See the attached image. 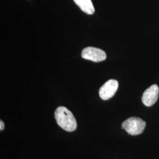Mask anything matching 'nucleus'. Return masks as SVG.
<instances>
[{"label": "nucleus", "mask_w": 159, "mask_h": 159, "mask_svg": "<svg viewBox=\"0 0 159 159\" xmlns=\"http://www.w3.org/2000/svg\"><path fill=\"white\" fill-rule=\"evenodd\" d=\"M146 122L142 119L133 117L125 120L121 125V129H124L131 136L142 134L146 127Z\"/></svg>", "instance_id": "f03ea898"}, {"label": "nucleus", "mask_w": 159, "mask_h": 159, "mask_svg": "<svg viewBox=\"0 0 159 159\" xmlns=\"http://www.w3.org/2000/svg\"><path fill=\"white\" fill-rule=\"evenodd\" d=\"M4 129V123L3 121L1 120L0 121V130H3Z\"/></svg>", "instance_id": "0eeeda50"}, {"label": "nucleus", "mask_w": 159, "mask_h": 159, "mask_svg": "<svg viewBox=\"0 0 159 159\" xmlns=\"http://www.w3.org/2000/svg\"><path fill=\"white\" fill-rule=\"evenodd\" d=\"M119 83L116 80H109L100 87L99 96L103 100H107L114 96L117 90Z\"/></svg>", "instance_id": "20e7f679"}, {"label": "nucleus", "mask_w": 159, "mask_h": 159, "mask_svg": "<svg viewBox=\"0 0 159 159\" xmlns=\"http://www.w3.org/2000/svg\"><path fill=\"white\" fill-rule=\"evenodd\" d=\"M159 94L158 85L156 84L151 85L143 94L142 98L143 103L147 107L152 106L157 102Z\"/></svg>", "instance_id": "39448f33"}, {"label": "nucleus", "mask_w": 159, "mask_h": 159, "mask_svg": "<svg viewBox=\"0 0 159 159\" xmlns=\"http://www.w3.org/2000/svg\"><path fill=\"white\" fill-rule=\"evenodd\" d=\"M83 58L93 62H100L106 59L107 55L104 51L93 47H88L84 48L81 52Z\"/></svg>", "instance_id": "7ed1b4c3"}, {"label": "nucleus", "mask_w": 159, "mask_h": 159, "mask_svg": "<svg viewBox=\"0 0 159 159\" xmlns=\"http://www.w3.org/2000/svg\"><path fill=\"white\" fill-rule=\"evenodd\" d=\"M54 117L58 125L64 130L71 132L76 130L77 121L73 113L66 107L60 106L56 110Z\"/></svg>", "instance_id": "f257e3e1"}, {"label": "nucleus", "mask_w": 159, "mask_h": 159, "mask_svg": "<svg viewBox=\"0 0 159 159\" xmlns=\"http://www.w3.org/2000/svg\"><path fill=\"white\" fill-rule=\"evenodd\" d=\"M82 11L87 14H93L95 11L91 0H73Z\"/></svg>", "instance_id": "423d86ee"}]
</instances>
